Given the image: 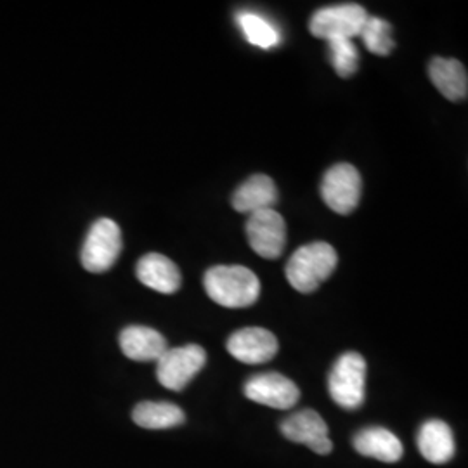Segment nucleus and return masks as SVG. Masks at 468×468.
<instances>
[{
    "mask_svg": "<svg viewBox=\"0 0 468 468\" xmlns=\"http://www.w3.org/2000/svg\"><path fill=\"white\" fill-rule=\"evenodd\" d=\"M205 292L212 301L229 309L253 305L261 295V282L243 266H216L205 272Z\"/></svg>",
    "mask_w": 468,
    "mask_h": 468,
    "instance_id": "1",
    "label": "nucleus"
},
{
    "mask_svg": "<svg viewBox=\"0 0 468 468\" xmlns=\"http://www.w3.org/2000/svg\"><path fill=\"white\" fill-rule=\"evenodd\" d=\"M338 264V255L326 241L303 245L286 264V280L297 292L313 293L326 282Z\"/></svg>",
    "mask_w": 468,
    "mask_h": 468,
    "instance_id": "2",
    "label": "nucleus"
},
{
    "mask_svg": "<svg viewBox=\"0 0 468 468\" xmlns=\"http://www.w3.org/2000/svg\"><path fill=\"white\" fill-rule=\"evenodd\" d=\"M328 390L335 404L356 411L365 404L367 361L359 352L342 354L328 377Z\"/></svg>",
    "mask_w": 468,
    "mask_h": 468,
    "instance_id": "3",
    "label": "nucleus"
},
{
    "mask_svg": "<svg viewBox=\"0 0 468 468\" xmlns=\"http://www.w3.org/2000/svg\"><path fill=\"white\" fill-rule=\"evenodd\" d=\"M368 17L367 9L359 4L330 5L313 15L309 21V30L316 38H323L326 42L336 38L352 40L354 37L361 35Z\"/></svg>",
    "mask_w": 468,
    "mask_h": 468,
    "instance_id": "4",
    "label": "nucleus"
},
{
    "mask_svg": "<svg viewBox=\"0 0 468 468\" xmlns=\"http://www.w3.org/2000/svg\"><path fill=\"white\" fill-rule=\"evenodd\" d=\"M123 247L117 222L102 218L92 224L85 238L80 261L89 272H106L113 268Z\"/></svg>",
    "mask_w": 468,
    "mask_h": 468,
    "instance_id": "5",
    "label": "nucleus"
},
{
    "mask_svg": "<svg viewBox=\"0 0 468 468\" xmlns=\"http://www.w3.org/2000/svg\"><path fill=\"white\" fill-rule=\"evenodd\" d=\"M363 181L351 164H336L326 170L321 181V198L338 216H349L359 205Z\"/></svg>",
    "mask_w": 468,
    "mask_h": 468,
    "instance_id": "6",
    "label": "nucleus"
},
{
    "mask_svg": "<svg viewBox=\"0 0 468 468\" xmlns=\"http://www.w3.org/2000/svg\"><path fill=\"white\" fill-rule=\"evenodd\" d=\"M207 352L197 344L167 349L156 361V378L168 390L181 392L200 373Z\"/></svg>",
    "mask_w": 468,
    "mask_h": 468,
    "instance_id": "7",
    "label": "nucleus"
},
{
    "mask_svg": "<svg viewBox=\"0 0 468 468\" xmlns=\"http://www.w3.org/2000/svg\"><path fill=\"white\" fill-rule=\"evenodd\" d=\"M247 238L251 250L262 259L282 257L286 245L284 218L274 208L251 214L247 220Z\"/></svg>",
    "mask_w": 468,
    "mask_h": 468,
    "instance_id": "8",
    "label": "nucleus"
},
{
    "mask_svg": "<svg viewBox=\"0 0 468 468\" xmlns=\"http://www.w3.org/2000/svg\"><path fill=\"white\" fill-rule=\"evenodd\" d=\"M280 431L288 441L303 444L316 454H330L334 450L328 425L314 410H301L290 415L282 421Z\"/></svg>",
    "mask_w": 468,
    "mask_h": 468,
    "instance_id": "9",
    "label": "nucleus"
},
{
    "mask_svg": "<svg viewBox=\"0 0 468 468\" xmlns=\"http://www.w3.org/2000/svg\"><path fill=\"white\" fill-rule=\"evenodd\" d=\"M243 392L250 401L274 410H290L301 399L299 387L280 373H261L251 377Z\"/></svg>",
    "mask_w": 468,
    "mask_h": 468,
    "instance_id": "10",
    "label": "nucleus"
},
{
    "mask_svg": "<svg viewBox=\"0 0 468 468\" xmlns=\"http://www.w3.org/2000/svg\"><path fill=\"white\" fill-rule=\"evenodd\" d=\"M226 349L234 359L245 365H264L278 354V338L266 328L250 326L234 332L228 342Z\"/></svg>",
    "mask_w": 468,
    "mask_h": 468,
    "instance_id": "11",
    "label": "nucleus"
},
{
    "mask_svg": "<svg viewBox=\"0 0 468 468\" xmlns=\"http://www.w3.org/2000/svg\"><path fill=\"white\" fill-rule=\"evenodd\" d=\"M137 280L151 290L160 293H176L181 283L183 276L179 268L162 253H148L141 257L135 268Z\"/></svg>",
    "mask_w": 468,
    "mask_h": 468,
    "instance_id": "12",
    "label": "nucleus"
},
{
    "mask_svg": "<svg viewBox=\"0 0 468 468\" xmlns=\"http://www.w3.org/2000/svg\"><path fill=\"white\" fill-rule=\"evenodd\" d=\"M278 198L280 195L274 181L264 174H255L234 191L231 203L236 212L251 216L255 212L274 208Z\"/></svg>",
    "mask_w": 468,
    "mask_h": 468,
    "instance_id": "13",
    "label": "nucleus"
},
{
    "mask_svg": "<svg viewBox=\"0 0 468 468\" xmlns=\"http://www.w3.org/2000/svg\"><path fill=\"white\" fill-rule=\"evenodd\" d=\"M120 349L133 361H158L168 349L165 336L148 326H127L120 334Z\"/></svg>",
    "mask_w": 468,
    "mask_h": 468,
    "instance_id": "14",
    "label": "nucleus"
},
{
    "mask_svg": "<svg viewBox=\"0 0 468 468\" xmlns=\"http://www.w3.org/2000/svg\"><path fill=\"white\" fill-rule=\"evenodd\" d=\"M354 450L363 454L375 458L384 463H396L402 458V444L398 435L392 434L384 427H368L359 431L352 439Z\"/></svg>",
    "mask_w": 468,
    "mask_h": 468,
    "instance_id": "15",
    "label": "nucleus"
},
{
    "mask_svg": "<svg viewBox=\"0 0 468 468\" xmlns=\"http://www.w3.org/2000/svg\"><path fill=\"white\" fill-rule=\"evenodd\" d=\"M417 444L423 458L434 465H444L454 456V437L442 420L425 421L420 427Z\"/></svg>",
    "mask_w": 468,
    "mask_h": 468,
    "instance_id": "16",
    "label": "nucleus"
},
{
    "mask_svg": "<svg viewBox=\"0 0 468 468\" xmlns=\"http://www.w3.org/2000/svg\"><path fill=\"white\" fill-rule=\"evenodd\" d=\"M431 82L450 101H463L468 94V77L465 67L456 59L434 58L429 65Z\"/></svg>",
    "mask_w": 468,
    "mask_h": 468,
    "instance_id": "17",
    "label": "nucleus"
},
{
    "mask_svg": "<svg viewBox=\"0 0 468 468\" xmlns=\"http://www.w3.org/2000/svg\"><path fill=\"white\" fill-rule=\"evenodd\" d=\"M135 425L148 431L174 429L185 423V411L172 402H139L133 411Z\"/></svg>",
    "mask_w": 468,
    "mask_h": 468,
    "instance_id": "18",
    "label": "nucleus"
},
{
    "mask_svg": "<svg viewBox=\"0 0 468 468\" xmlns=\"http://www.w3.org/2000/svg\"><path fill=\"white\" fill-rule=\"evenodd\" d=\"M236 19H238V27L243 30L251 46H257L261 49H272L282 42V37L278 34L276 27L269 23L266 17L259 16L257 13L243 11L236 16Z\"/></svg>",
    "mask_w": 468,
    "mask_h": 468,
    "instance_id": "19",
    "label": "nucleus"
},
{
    "mask_svg": "<svg viewBox=\"0 0 468 468\" xmlns=\"http://www.w3.org/2000/svg\"><path fill=\"white\" fill-rule=\"evenodd\" d=\"M371 54L387 56L394 50L392 40V27L382 17H368L363 32L359 35Z\"/></svg>",
    "mask_w": 468,
    "mask_h": 468,
    "instance_id": "20",
    "label": "nucleus"
},
{
    "mask_svg": "<svg viewBox=\"0 0 468 468\" xmlns=\"http://www.w3.org/2000/svg\"><path fill=\"white\" fill-rule=\"evenodd\" d=\"M328 48H330V59L335 71L342 79L352 77L359 68V52L354 46V42L347 38H336L328 42Z\"/></svg>",
    "mask_w": 468,
    "mask_h": 468,
    "instance_id": "21",
    "label": "nucleus"
}]
</instances>
